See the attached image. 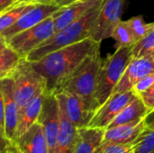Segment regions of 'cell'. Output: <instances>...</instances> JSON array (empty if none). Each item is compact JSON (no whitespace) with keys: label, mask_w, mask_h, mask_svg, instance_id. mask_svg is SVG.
Instances as JSON below:
<instances>
[{"label":"cell","mask_w":154,"mask_h":153,"mask_svg":"<svg viewBox=\"0 0 154 153\" xmlns=\"http://www.w3.org/2000/svg\"><path fill=\"white\" fill-rule=\"evenodd\" d=\"M96 41L88 38L56 50L32 62L33 69L45 79L46 91L55 93L62 81L70 75L90 52Z\"/></svg>","instance_id":"1"},{"label":"cell","mask_w":154,"mask_h":153,"mask_svg":"<svg viewBox=\"0 0 154 153\" xmlns=\"http://www.w3.org/2000/svg\"><path fill=\"white\" fill-rule=\"evenodd\" d=\"M103 60L100 56V42H96L88 56L60 85L57 92L65 91L83 98L94 110L100 106L96 98L97 81Z\"/></svg>","instance_id":"2"},{"label":"cell","mask_w":154,"mask_h":153,"mask_svg":"<svg viewBox=\"0 0 154 153\" xmlns=\"http://www.w3.org/2000/svg\"><path fill=\"white\" fill-rule=\"evenodd\" d=\"M98 12L99 7L88 13L62 30L56 32L51 37L31 51L25 59L30 62L37 61L50 52L90 38L91 29Z\"/></svg>","instance_id":"3"},{"label":"cell","mask_w":154,"mask_h":153,"mask_svg":"<svg viewBox=\"0 0 154 153\" xmlns=\"http://www.w3.org/2000/svg\"><path fill=\"white\" fill-rule=\"evenodd\" d=\"M132 47L116 49L115 53L103 62L96 87V98L99 106L103 105L111 96L125 69L134 58Z\"/></svg>","instance_id":"4"},{"label":"cell","mask_w":154,"mask_h":153,"mask_svg":"<svg viewBox=\"0 0 154 153\" xmlns=\"http://www.w3.org/2000/svg\"><path fill=\"white\" fill-rule=\"evenodd\" d=\"M10 75L14 81V98L18 110L35 96L41 87L46 85L45 79L33 69L32 62L25 58L20 60Z\"/></svg>","instance_id":"5"},{"label":"cell","mask_w":154,"mask_h":153,"mask_svg":"<svg viewBox=\"0 0 154 153\" xmlns=\"http://www.w3.org/2000/svg\"><path fill=\"white\" fill-rule=\"evenodd\" d=\"M55 32L54 21L51 15L38 24L15 34L7 41V44L21 58H26L31 51L51 37Z\"/></svg>","instance_id":"6"},{"label":"cell","mask_w":154,"mask_h":153,"mask_svg":"<svg viewBox=\"0 0 154 153\" xmlns=\"http://www.w3.org/2000/svg\"><path fill=\"white\" fill-rule=\"evenodd\" d=\"M125 0H103L98 14L93 23L90 38L100 42L111 37V34L121 21Z\"/></svg>","instance_id":"7"},{"label":"cell","mask_w":154,"mask_h":153,"mask_svg":"<svg viewBox=\"0 0 154 153\" xmlns=\"http://www.w3.org/2000/svg\"><path fill=\"white\" fill-rule=\"evenodd\" d=\"M37 122L42 128L49 153H54L60 132V105L55 93H46Z\"/></svg>","instance_id":"8"},{"label":"cell","mask_w":154,"mask_h":153,"mask_svg":"<svg viewBox=\"0 0 154 153\" xmlns=\"http://www.w3.org/2000/svg\"><path fill=\"white\" fill-rule=\"evenodd\" d=\"M55 94L60 108L77 128H82L88 125L96 110H94L83 98L75 94L65 91L57 92Z\"/></svg>","instance_id":"9"},{"label":"cell","mask_w":154,"mask_h":153,"mask_svg":"<svg viewBox=\"0 0 154 153\" xmlns=\"http://www.w3.org/2000/svg\"><path fill=\"white\" fill-rule=\"evenodd\" d=\"M136 96L137 95L133 89L112 95L103 105L98 107L88 126L106 129L110 123L122 111V109Z\"/></svg>","instance_id":"10"},{"label":"cell","mask_w":154,"mask_h":153,"mask_svg":"<svg viewBox=\"0 0 154 153\" xmlns=\"http://www.w3.org/2000/svg\"><path fill=\"white\" fill-rule=\"evenodd\" d=\"M59 8L60 6L57 5H31L16 23L2 33V36L8 41L15 34L38 24L47 17L51 16Z\"/></svg>","instance_id":"11"},{"label":"cell","mask_w":154,"mask_h":153,"mask_svg":"<svg viewBox=\"0 0 154 153\" xmlns=\"http://www.w3.org/2000/svg\"><path fill=\"white\" fill-rule=\"evenodd\" d=\"M154 72V60L152 55L133 58L125 69L121 79L112 95L132 90L134 86L143 77ZM111 95V96H112Z\"/></svg>","instance_id":"12"},{"label":"cell","mask_w":154,"mask_h":153,"mask_svg":"<svg viewBox=\"0 0 154 153\" xmlns=\"http://www.w3.org/2000/svg\"><path fill=\"white\" fill-rule=\"evenodd\" d=\"M102 1L103 0H75L68 5L60 7L52 14L55 31L59 32L62 30L88 13L99 7Z\"/></svg>","instance_id":"13"},{"label":"cell","mask_w":154,"mask_h":153,"mask_svg":"<svg viewBox=\"0 0 154 153\" xmlns=\"http://www.w3.org/2000/svg\"><path fill=\"white\" fill-rule=\"evenodd\" d=\"M0 88L4 97L5 106V134L13 142L18 119V106L14 98V81L11 75L0 78Z\"/></svg>","instance_id":"14"},{"label":"cell","mask_w":154,"mask_h":153,"mask_svg":"<svg viewBox=\"0 0 154 153\" xmlns=\"http://www.w3.org/2000/svg\"><path fill=\"white\" fill-rule=\"evenodd\" d=\"M46 93V85H43L39 88L35 96L25 106L18 110L17 125L13 142L22 136L32 124L38 121Z\"/></svg>","instance_id":"15"},{"label":"cell","mask_w":154,"mask_h":153,"mask_svg":"<svg viewBox=\"0 0 154 153\" xmlns=\"http://www.w3.org/2000/svg\"><path fill=\"white\" fill-rule=\"evenodd\" d=\"M145 126L144 119L128 124H123L105 130L103 141L98 148H103L111 144H129L132 143L141 133Z\"/></svg>","instance_id":"16"},{"label":"cell","mask_w":154,"mask_h":153,"mask_svg":"<svg viewBox=\"0 0 154 153\" xmlns=\"http://www.w3.org/2000/svg\"><path fill=\"white\" fill-rule=\"evenodd\" d=\"M13 142L19 153H49L42 128L38 122Z\"/></svg>","instance_id":"17"},{"label":"cell","mask_w":154,"mask_h":153,"mask_svg":"<svg viewBox=\"0 0 154 153\" xmlns=\"http://www.w3.org/2000/svg\"><path fill=\"white\" fill-rule=\"evenodd\" d=\"M78 136V128L69 121L60 106V132L54 153H72Z\"/></svg>","instance_id":"18"},{"label":"cell","mask_w":154,"mask_h":153,"mask_svg":"<svg viewBox=\"0 0 154 153\" xmlns=\"http://www.w3.org/2000/svg\"><path fill=\"white\" fill-rule=\"evenodd\" d=\"M105 130L88 126L78 128V136L72 153H95L103 141Z\"/></svg>","instance_id":"19"},{"label":"cell","mask_w":154,"mask_h":153,"mask_svg":"<svg viewBox=\"0 0 154 153\" xmlns=\"http://www.w3.org/2000/svg\"><path fill=\"white\" fill-rule=\"evenodd\" d=\"M148 113L149 111L147 107L145 106L142 99L137 96L134 100H132L126 106L122 109V111L110 123L106 129L140 122L145 118Z\"/></svg>","instance_id":"20"},{"label":"cell","mask_w":154,"mask_h":153,"mask_svg":"<svg viewBox=\"0 0 154 153\" xmlns=\"http://www.w3.org/2000/svg\"><path fill=\"white\" fill-rule=\"evenodd\" d=\"M132 153H154V124H147L131 143Z\"/></svg>","instance_id":"21"},{"label":"cell","mask_w":154,"mask_h":153,"mask_svg":"<svg viewBox=\"0 0 154 153\" xmlns=\"http://www.w3.org/2000/svg\"><path fill=\"white\" fill-rule=\"evenodd\" d=\"M31 5H14L13 4L9 7L5 8V11L0 14V35L10 28L20 16L30 7Z\"/></svg>","instance_id":"22"},{"label":"cell","mask_w":154,"mask_h":153,"mask_svg":"<svg viewBox=\"0 0 154 153\" xmlns=\"http://www.w3.org/2000/svg\"><path fill=\"white\" fill-rule=\"evenodd\" d=\"M22 58L9 46L0 51V78L8 76L14 69Z\"/></svg>","instance_id":"23"},{"label":"cell","mask_w":154,"mask_h":153,"mask_svg":"<svg viewBox=\"0 0 154 153\" xmlns=\"http://www.w3.org/2000/svg\"><path fill=\"white\" fill-rule=\"evenodd\" d=\"M111 38L116 41V49L122 47H132L134 44V40L126 21H120L114 29Z\"/></svg>","instance_id":"24"},{"label":"cell","mask_w":154,"mask_h":153,"mask_svg":"<svg viewBox=\"0 0 154 153\" xmlns=\"http://www.w3.org/2000/svg\"><path fill=\"white\" fill-rule=\"evenodd\" d=\"M134 58L152 55L154 52V23L147 34L132 47Z\"/></svg>","instance_id":"25"},{"label":"cell","mask_w":154,"mask_h":153,"mask_svg":"<svg viewBox=\"0 0 154 153\" xmlns=\"http://www.w3.org/2000/svg\"><path fill=\"white\" fill-rule=\"evenodd\" d=\"M130 31L133 34L134 40V44L141 41L146 34L147 32L151 30V28L153 25V23H145L143 17L142 15H137L134 17H132L126 21Z\"/></svg>","instance_id":"26"},{"label":"cell","mask_w":154,"mask_h":153,"mask_svg":"<svg viewBox=\"0 0 154 153\" xmlns=\"http://www.w3.org/2000/svg\"><path fill=\"white\" fill-rule=\"evenodd\" d=\"M154 83V72L153 73H150L148 75H146L145 77H143L141 80H139L133 87V90L134 91V93L139 96L142 93H143L144 91H146L149 87H151Z\"/></svg>","instance_id":"27"},{"label":"cell","mask_w":154,"mask_h":153,"mask_svg":"<svg viewBox=\"0 0 154 153\" xmlns=\"http://www.w3.org/2000/svg\"><path fill=\"white\" fill-rule=\"evenodd\" d=\"M138 96L142 99L149 112L154 110V83L151 87H149L146 91H144Z\"/></svg>","instance_id":"28"},{"label":"cell","mask_w":154,"mask_h":153,"mask_svg":"<svg viewBox=\"0 0 154 153\" xmlns=\"http://www.w3.org/2000/svg\"><path fill=\"white\" fill-rule=\"evenodd\" d=\"M0 132L5 137V106H4V97H3L1 88H0Z\"/></svg>","instance_id":"29"},{"label":"cell","mask_w":154,"mask_h":153,"mask_svg":"<svg viewBox=\"0 0 154 153\" xmlns=\"http://www.w3.org/2000/svg\"><path fill=\"white\" fill-rule=\"evenodd\" d=\"M14 5H38V4H44V5H55L53 0H16Z\"/></svg>","instance_id":"30"},{"label":"cell","mask_w":154,"mask_h":153,"mask_svg":"<svg viewBox=\"0 0 154 153\" xmlns=\"http://www.w3.org/2000/svg\"><path fill=\"white\" fill-rule=\"evenodd\" d=\"M0 153H19V151L14 142H9Z\"/></svg>","instance_id":"31"},{"label":"cell","mask_w":154,"mask_h":153,"mask_svg":"<svg viewBox=\"0 0 154 153\" xmlns=\"http://www.w3.org/2000/svg\"><path fill=\"white\" fill-rule=\"evenodd\" d=\"M16 0H0V10H4L12 5Z\"/></svg>","instance_id":"32"},{"label":"cell","mask_w":154,"mask_h":153,"mask_svg":"<svg viewBox=\"0 0 154 153\" xmlns=\"http://www.w3.org/2000/svg\"><path fill=\"white\" fill-rule=\"evenodd\" d=\"M9 142H9L4 135H3V133L0 132V151L9 143Z\"/></svg>","instance_id":"33"},{"label":"cell","mask_w":154,"mask_h":153,"mask_svg":"<svg viewBox=\"0 0 154 153\" xmlns=\"http://www.w3.org/2000/svg\"><path fill=\"white\" fill-rule=\"evenodd\" d=\"M53 1H54L55 5H57L60 7H61V6H65V5H68L69 4H71L75 0H53Z\"/></svg>","instance_id":"34"},{"label":"cell","mask_w":154,"mask_h":153,"mask_svg":"<svg viewBox=\"0 0 154 153\" xmlns=\"http://www.w3.org/2000/svg\"><path fill=\"white\" fill-rule=\"evenodd\" d=\"M8 46L7 44V41L5 40V38L2 35H0V51L2 50H4L5 48H6Z\"/></svg>","instance_id":"35"},{"label":"cell","mask_w":154,"mask_h":153,"mask_svg":"<svg viewBox=\"0 0 154 153\" xmlns=\"http://www.w3.org/2000/svg\"><path fill=\"white\" fill-rule=\"evenodd\" d=\"M117 153H132V149H131V144L128 146V147H126L125 149H124L123 151H119V152Z\"/></svg>","instance_id":"36"},{"label":"cell","mask_w":154,"mask_h":153,"mask_svg":"<svg viewBox=\"0 0 154 153\" xmlns=\"http://www.w3.org/2000/svg\"><path fill=\"white\" fill-rule=\"evenodd\" d=\"M4 11H5V9H4V10H0V14H2V13L4 12Z\"/></svg>","instance_id":"37"},{"label":"cell","mask_w":154,"mask_h":153,"mask_svg":"<svg viewBox=\"0 0 154 153\" xmlns=\"http://www.w3.org/2000/svg\"><path fill=\"white\" fill-rule=\"evenodd\" d=\"M152 58H153V60H154V52L152 54Z\"/></svg>","instance_id":"38"}]
</instances>
